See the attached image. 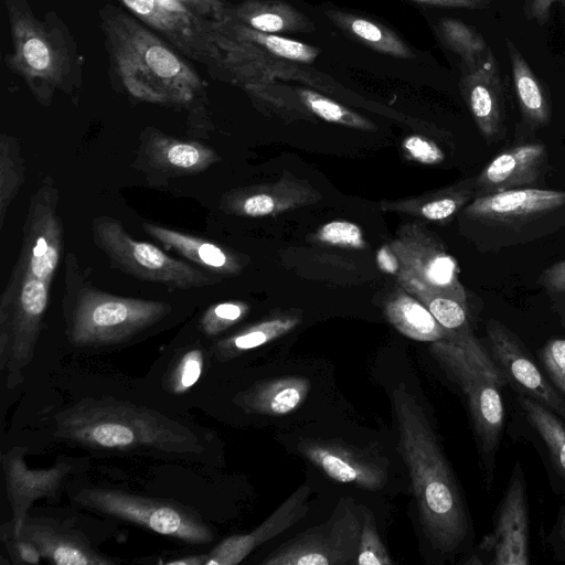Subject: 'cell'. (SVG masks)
<instances>
[{
  "mask_svg": "<svg viewBox=\"0 0 565 565\" xmlns=\"http://www.w3.org/2000/svg\"><path fill=\"white\" fill-rule=\"evenodd\" d=\"M317 238L330 245L362 248L365 245L361 228L348 221H331L322 225Z\"/></svg>",
  "mask_w": 565,
  "mask_h": 565,
  "instance_id": "cell-40",
  "label": "cell"
},
{
  "mask_svg": "<svg viewBox=\"0 0 565 565\" xmlns=\"http://www.w3.org/2000/svg\"><path fill=\"white\" fill-rule=\"evenodd\" d=\"M51 285L25 276L17 291L3 290L0 300V369L8 386L18 385L34 353Z\"/></svg>",
  "mask_w": 565,
  "mask_h": 565,
  "instance_id": "cell-10",
  "label": "cell"
},
{
  "mask_svg": "<svg viewBox=\"0 0 565 565\" xmlns=\"http://www.w3.org/2000/svg\"><path fill=\"white\" fill-rule=\"evenodd\" d=\"M392 401L424 533L434 548L450 553L468 534L460 492L415 396L401 383L393 390Z\"/></svg>",
  "mask_w": 565,
  "mask_h": 565,
  "instance_id": "cell-2",
  "label": "cell"
},
{
  "mask_svg": "<svg viewBox=\"0 0 565 565\" xmlns=\"http://www.w3.org/2000/svg\"><path fill=\"white\" fill-rule=\"evenodd\" d=\"M459 86L481 135L489 141L497 140L504 128L505 103L493 53L471 67H463Z\"/></svg>",
  "mask_w": 565,
  "mask_h": 565,
  "instance_id": "cell-19",
  "label": "cell"
},
{
  "mask_svg": "<svg viewBox=\"0 0 565 565\" xmlns=\"http://www.w3.org/2000/svg\"><path fill=\"white\" fill-rule=\"evenodd\" d=\"M299 322L300 318L298 316L290 315L263 320L217 342L216 353L221 358H233L282 337L299 324Z\"/></svg>",
  "mask_w": 565,
  "mask_h": 565,
  "instance_id": "cell-33",
  "label": "cell"
},
{
  "mask_svg": "<svg viewBox=\"0 0 565 565\" xmlns=\"http://www.w3.org/2000/svg\"><path fill=\"white\" fill-rule=\"evenodd\" d=\"M58 192L46 177L32 195L23 226L22 246L14 269L51 285L63 248V225L57 214Z\"/></svg>",
  "mask_w": 565,
  "mask_h": 565,
  "instance_id": "cell-13",
  "label": "cell"
},
{
  "mask_svg": "<svg viewBox=\"0 0 565 565\" xmlns=\"http://www.w3.org/2000/svg\"><path fill=\"white\" fill-rule=\"evenodd\" d=\"M74 500L94 511L186 543L207 544L214 539L213 531L195 513L173 502L100 488L83 489Z\"/></svg>",
  "mask_w": 565,
  "mask_h": 565,
  "instance_id": "cell-8",
  "label": "cell"
},
{
  "mask_svg": "<svg viewBox=\"0 0 565 565\" xmlns=\"http://www.w3.org/2000/svg\"><path fill=\"white\" fill-rule=\"evenodd\" d=\"M320 198L306 181L284 177L275 183L228 191L220 207L232 215L264 217L312 204Z\"/></svg>",
  "mask_w": 565,
  "mask_h": 565,
  "instance_id": "cell-20",
  "label": "cell"
},
{
  "mask_svg": "<svg viewBox=\"0 0 565 565\" xmlns=\"http://www.w3.org/2000/svg\"><path fill=\"white\" fill-rule=\"evenodd\" d=\"M24 449L14 448L2 455L7 497L12 510L14 532L19 535L28 510L32 503L44 497H54L65 476L73 468L65 460L50 469L31 470L23 460Z\"/></svg>",
  "mask_w": 565,
  "mask_h": 565,
  "instance_id": "cell-18",
  "label": "cell"
},
{
  "mask_svg": "<svg viewBox=\"0 0 565 565\" xmlns=\"http://www.w3.org/2000/svg\"><path fill=\"white\" fill-rule=\"evenodd\" d=\"M195 14L217 24L231 20L233 6L227 0H177Z\"/></svg>",
  "mask_w": 565,
  "mask_h": 565,
  "instance_id": "cell-45",
  "label": "cell"
},
{
  "mask_svg": "<svg viewBox=\"0 0 565 565\" xmlns=\"http://www.w3.org/2000/svg\"><path fill=\"white\" fill-rule=\"evenodd\" d=\"M416 2L443 7L467 10H480L488 7L492 0H413Z\"/></svg>",
  "mask_w": 565,
  "mask_h": 565,
  "instance_id": "cell-48",
  "label": "cell"
},
{
  "mask_svg": "<svg viewBox=\"0 0 565 565\" xmlns=\"http://www.w3.org/2000/svg\"><path fill=\"white\" fill-rule=\"evenodd\" d=\"M480 547L492 554L495 565H526L529 554V515L522 477L514 472L500 504L494 529Z\"/></svg>",
  "mask_w": 565,
  "mask_h": 565,
  "instance_id": "cell-16",
  "label": "cell"
},
{
  "mask_svg": "<svg viewBox=\"0 0 565 565\" xmlns=\"http://www.w3.org/2000/svg\"><path fill=\"white\" fill-rule=\"evenodd\" d=\"M203 353L199 349L186 351L171 373L170 385L174 393H182L193 386L201 376Z\"/></svg>",
  "mask_w": 565,
  "mask_h": 565,
  "instance_id": "cell-41",
  "label": "cell"
},
{
  "mask_svg": "<svg viewBox=\"0 0 565 565\" xmlns=\"http://www.w3.org/2000/svg\"><path fill=\"white\" fill-rule=\"evenodd\" d=\"M310 493V487L302 484L256 529L221 541L207 555L206 565L241 563L255 548L300 521L309 510Z\"/></svg>",
  "mask_w": 565,
  "mask_h": 565,
  "instance_id": "cell-21",
  "label": "cell"
},
{
  "mask_svg": "<svg viewBox=\"0 0 565 565\" xmlns=\"http://www.w3.org/2000/svg\"><path fill=\"white\" fill-rule=\"evenodd\" d=\"M546 159V148L539 142L498 153L475 178L477 196L532 188L541 177Z\"/></svg>",
  "mask_w": 565,
  "mask_h": 565,
  "instance_id": "cell-22",
  "label": "cell"
},
{
  "mask_svg": "<svg viewBox=\"0 0 565 565\" xmlns=\"http://www.w3.org/2000/svg\"><path fill=\"white\" fill-rule=\"evenodd\" d=\"M385 315L395 329L413 340L436 342L448 337L425 305L403 288L387 299Z\"/></svg>",
  "mask_w": 565,
  "mask_h": 565,
  "instance_id": "cell-29",
  "label": "cell"
},
{
  "mask_svg": "<svg viewBox=\"0 0 565 565\" xmlns=\"http://www.w3.org/2000/svg\"><path fill=\"white\" fill-rule=\"evenodd\" d=\"M468 220L490 234V246L520 242L540 234L539 227L565 220V191L522 188L475 198L463 210Z\"/></svg>",
  "mask_w": 565,
  "mask_h": 565,
  "instance_id": "cell-6",
  "label": "cell"
},
{
  "mask_svg": "<svg viewBox=\"0 0 565 565\" xmlns=\"http://www.w3.org/2000/svg\"><path fill=\"white\" fill-rule=\"evenodd\" d=\"M351 499L337 505L328 522L311 527L271 552L264 565H345L354 563L361 522Z\"/></svg>",
  "mask_w": 565,
  "mask_h": 565,
  "instance_id": "cell-12",
  "label": "cell"
},
{
  "mask_svg": "<svg viewBox=\"0 0 565 565\" xmlns=\"http://www.w3.org/2000/svg\"><path fill=\"white\" fill-rule=\"evenodd\" d=\"M54 435L95 450L200 452L196 435L153 409L110 397L85 398L55 416Z\"/></svg>",
  "mask_w": 565,
  "mask_h": 565,
  "instance_id": "cell-3",
  "label": "cell"
},
{
  "mask_svg": "<svg viewBox=\"0 0 565 565\" xmlns=\"http://www.w3.org/2000/svg\"><path fill=\"white\" fill-rule=\"evenodd\" d=\"M324 13L339 29L382 54L401 58L415 56L395 32L377 22L335 9H328Z\"/></svg>",
  "mask_w": 565,
  "mask_h": 565,
  "instance_id": "cell-32",
  "label": "cell"
},
{
  "mask_svg": "<svg viewBox=\"0 0 565 565\" xmlns=\"http://www.w3.org/2000/svg\"><path fill=\"white\" fill-rule=\"evenodd\" d=\"M1 540L4 543L13 563L39 564L42 557L36 546L14 532L13 522L1 526Z\"/></svg>",
  "mask_w": 565,
  "mask_h": 565,
  "instance_id": "cell-43",
  "label": "cell"
},
{
  "mask_svg": "<svg viewBox=\"0 0 565 565\" xmlns=\"http://www.w3.org/2000/svg\"><path fill=\"white\" fill-rule=\"evenodd\" d=\"M19 536L32 542L42 557L57 565H107L116 561L96 552L77 531L54 520L26 516Z\"/></svg>",
  "mask_w": 565,
  "mask_h": 565,
  "instance_id": "cell-23",
  "label": "cell"
},
{
  "mask_svg": "<svg viewBox=\"0 0 565 565\" xmlns=\"http://www.w3.org/2000/svg\"><path fill=\"white\" fill-rule=\"evenodd\" d=\"M170 311L167 302L125 298L92 285L81 286L68 322L70 340L78 347L118 343L157 323Z\"/></svg>",
  "mask_w": 565,
  "mask_h": 565,
  "instance_id": "cell-5",
  "label": "cell"
},
{
  "mask_svg": "<svg viewBox=\"0 0 565 565\" xmlns=\"http://www.w3.org/2000/svg\"><path fill=\"white\" fill-rule=\"evenodd\" d=\"M248 306L242 301H225L211 306L202 316L200 326L207 335H217L242 320Z\"/></svg>",
  "mask_w": 565,
  "mask_h": 565,
  "instance_id": "cell-39",
  "label": "cell"
},
{
  "mask_svg": "<svg viewBox=\"0 0 565 565\" xmlns=\"http://www.w3.org/2000/svg\"><path fill=\"white\" fill-rule=\"evenodd\" d=\"M182 55L215 70L221 57L218 25L177 0H117Z\"/></svg>",
  "mask_w": 565,
  "mask_h": 565,
  "instance_id": "cell-11",
  "label": "cell"
},
{
  "mask_svg": "<svg viewBox=\"0 0 565 565\" xmlns=\"http://www.w3.org/2000/svg\"><path fill=\"white\" fill-rule=\"evenodd\" d=\"M487 333L492 356L505 380L522 395L550 408L565 422V401L531 360L514 334L500 321L490 319Z\"/></svg>",
  "mask_w": 565,
  "mask_h": 565,
  "instance_id": "cell-15",
  "label": "cell"
},
{
  "mask_svg": "<svg viewBox=\"0 0 565 565\" xmlns=\"http://www.w3.org/2000/svg\"><path fill=\"white\" fill-rule=\"evenodd\" d=\"M300 452L329 478L363 490L376 491L387 481L382 461L351 446L334 441L305 439Z\"/></svg>",
  "mask_w": 565,
  "mask_h": 565,
  "instance_id": "cell-17",
  "label": "cell"
},
{
  "mask_svg": "<svg viewBox=\"0 0 565 565\" xmlns=\"http://www.w3.org/2000/svg\"><path fill=\"white\" fill-rule=\"evenodd\" d=\"M299 97L315 115L327 121L362 130H375L370 120L323 95L300 89Z\"/></svg>",
  "mask_w": 565,
  "mask_h": 565,
  "instance_id": "cell-37",
  "label": "cell"
},
{
  "mask_svg": "<svg viewBox=\"0 0 565 565\" xmlns=\"http://www.w3.org/2000/svg\"><path fill=\"white\" fill-rule=\"evenodd\" d=\"M310 382L302 376H282L256 383L236 398L248 413L282 416L296 411L307 398Z\"/></svg>",
  "mask_w": 565,
  "mask_h": 565,
  "instance_id": "cell-25",
  "label": "cell"
},
{
  "mask_svg": "<svg viewBox=\"0 0 565 565\" xmlns=\"http://www.w3.org/2000/svg\"><path fill=\"white\" fill-rule=\"evenodd\" d=\"M541 282L548 291L565 294V259L546 268Z\"/></svg>",
  "mask_w": 565,
  "mask_h": 565,
  "instance_id": "cell-46",
  "label": "cell"
},
{
  "mask_svg": "<svg viewBox=\"0 0 565 565\" xmlns=\"http://www.w3.org/2000/svg\"><path fill=\"white\" fill-rule=\"evenodd\" d=\"M24 181V161L13 136H0V226L7 211Z\"/></svg>",
  "mask_w": 565,
  "mask_h": 565,
  "instance_id": "cell-36",
  "label": "cell"
},
{
  "mask_svg": "<svg viewBox=\"0 0 565 565\" xmlns=\"http://www.w3.org/2000/svg\"><path fill=\"white\" fill-rule=\"evenodd\" d=\"M430 353L463 392L480 446L486 454L495 451L504 422L500 386L504 383L481 367L459 345L448 340L431 342Z\"/></svg>",
  "mask_w": 565,
  "mask_h": 565,
  "instance_id": "cell-9",
  "label": "cell"
},
{
  "mask_svg": "<svg viewBox=\"0 0 565 565\" xmlns=\"http://www.w3.org/2000/svg\"><path fill=\"white\" fill-rule=\"evenodd\" d=\"M146 153L153 167L178 174L199 173L220 160L217 153L204 143L156 130L148 138Z\"/></svg>",
  "mask_w": 565,
  "mask_h": 565,
  "instance_id": "cell-24",
  "label": "cell"
},
{
  "mask_svg": "<svg viewBox=\"0 0 565 565\" xmlns=\"http://www.w3.org/2000/svg\"><path fill=\"white\" fill-rule=\"evenodd\" d=\"M266 33L309 32L307 15L281 0H242L233 6L231 20Z\"/></svg>",
  "mask_w": 565,
  "mask_h": 565,
  "instance_id": "cell-27",
  "label": "cell"
},
{
  "mask_svg": "<svg viewBox=\"0 0 565 565\" xmlns=\"http://www.w3.org/2000/svg\"><path fill=\"white\" fill-rule=\"evenodd\" d=\"M559 534L562 536V540L565 543V513L563 514L562 520H561Z\"/></svg>",
  "mask_w": 565,
  "mask_h": 565,
  "instance_id": "cell-49",
  "label": "cell"
},
{
  "mask_svg": "<svg viewBox=\"0 0 565 565\" xmlns=\"http://www.w3.org/2000/svg\"><path fill=\"white\" fill-rule=\"evenodd\" d=\"M95 244L119 269L168 288L190 289L214 282L207 274L170 257L157 246L134 239L122 224L109 216L93 221Z\"/></svg>",
  "mask_w": 565,
  "mask_h": 565,
  "instance_id": "cell-7",
  "label": "cell"
},
{
  "mask_svg": "<svg viewBox=\"0 0 565 565\" xmlns=\"http://www.w3.org/2000/svg\"><path fill=\"white\" fill-rule=\"evenodd\" d=\"M110 79L128 96L150 104L193 106L206 83L163 38L129 11L113 4L99 11Z\"/></svg>",
  "mask_w": 565,
  "mask_h": 565,
  "instance_id": "cell-1",
  "label": "cell"
},
{
  "mask_svg": "<svg viewBox=\"0 0 565 565\" xmlns=\"http://www.w3.org/2000/svg\"><path fill=\"white\" fill-rule=\"evenodd\" d=\"M354 563L359 565L393 564V561L377 532L374 516L367 509L362 513L358 554Z\"/></svg>",
  "mask_w": 565,
  "mask_h": 565,
  "instance_id": "cell-38",
  "label": "cell"
},
{
  "mask_svg": "<svg viewBox=\"0 0 565 565\" xmlns=\"http://www.w3.org/2000/svg\"><path fill=\"white\" fill-rule=\"evenodd\" d=\"M218 30L234 42L290 61L311 63L320 53L317 47L306 43L257 31L233 21L220 24Z\"/></svg>",
  "mask_w": 565,
  "mask_h": 565,
  "instance_id": "cell-31",
  "label": "cell"
},
{
  "mask_svg": "<svg viewBox=\"0 0 565 565\" xmlns=\"http://www.w3.org/2000/svg\"><path fill=\"white\" fill-rule=\"evenodd\" d=\"M402 149L406 157L422 164H438L445 158L434 141L420 135L406 137L402 142Z\"/></svg>",
  "mask_w": 565,
  "mask_h": 565,
  "instance_id": "cell-44",
  "label": "cell"
},
{
  "mask_svg": "<svg viewBox=\"0 0 565 565\" xmlns=\"http://www.w3.org/2000/svg\"><path fill=\"white\" fill-rule=\"evenodd\" d=\"M553 3H559L565 7V0H526L524 13L527 20H535L544 24L550 19L551 7Z\"/></svg>",
  "mask_w": 565,
  "mask_h": 565,
  "instance_id": "cell-47",
  "label": "cell"
},
{
  "mask_svg": "<svg viewBox=\"0 0 565 565\" xmlns=\"http://www.w3.org/2000/svg\"><path fill=\"white\" fill-rule=\"evenodd\" d=\"M476 196L475 179H469L418 199L383 203V209L441 222L466 207Z\"/></svg>",
  "mask_w": 565,
  "mask_h": 565,
  "instance_id": "cell-30",
  "label": "cell"
},
{
  "mask_svg": "<svg viewBox=\"0 0 565 565\" xmlns=\"http://www.w3.org/2000/svg\"><path fill=\"white\" fill-rule=\"evenodd\" d=\"M514 92L524 122L530 127L546 125L551 119V99L545 85L534 74L526 60L507 39Z\"/></svg>",
  "mask_w": 565,
  "mask_h": 565,
  "instance_id": "cell-28",
  "label": "cell"
},
{
  "mask_svg": "<svg viewBox=\"0 0 565 565\" xmlns=\"http://www.w3.org/2000/svg\"><path fill=\"white\" fill-rule=\"evenodd\" d=\"M519 402L525 417L542 438L553 462L565 478V422L531 397L521 395Z\"/></svg>",
  "mask_w": 565,
  "mask_h": 565,
  "instance_id": "cell-34",
  "label": "cell"
},
{
  "mask_svg": "<svg viewBox=\"0 0 565 565\" xmlns=\"http://www.w3.org/2000/svg\"><path fill=\"white\" fill-rule=\"evenodd\" d=\"M540 356L553 386L565 397V339L547 341Z\"/></svg>",
  "mask_w": 565,
  "mask_h": 565,
  "instance_id": "cell-42",
  "label": "cell"
},
{
  "mask_svg": "<svg viewBox=\"0 0 565 565\" xmlns=\"http://www.w3.org/2000/svg\"><path fill=\"white\" fill-rule=\"evenodd\" d=\"M143 230L166 247L175 249L207 270L222 275H234L241 270L239 260L212 242L154 223H143Z\"/></svg>",
  "mask_w": 565,
  "mask_h": 565,
  "instance_id": "cell-26",
  "label": "cell"
},
{
  "mask_svg": "<svg viewBox=\"0 0 565 565\" xmlns=\"http://www.w3.org/2000/svg\"><path fill=\"white\" fill-rule=\"evenodd\" d=\"M437 31L444 44L460 56L463 67H471L492 53L483 36L457 19H443Z\"/></svg>",
  "mask_w": 565,
  "mask_h": 565,
  "instance_id": "cell-35",
  "label": "cell"
},
{
  "mask_svg": "<svg viewBox=\"0 0 565 565\" xmlns=\"http://www.w3.org/2000/svg\"><path fill=\"white\" fill-rule=\"evenodd\" d=\"M390 247L401 265V273L467 303L457 262L434 233L417 223L405 224Z\"/></svg>",
  "mask_w": 565,
  "mask_h": 565,
  "instance_id": "cell-14",
  "label": "cell"
},
{
  "mask_svg": "<svg viewBox=\"0 0 565 565\" xmlns=\"http://www.w3.org/2000/svg\"><path fill=\"white\" fill-rule=\"evenodd\" d=\"M12 49L4 56L10 72L20 76L42 105L52 103L56 92L81 89L84 57L63 19L50 10L43 19L28 0H2Z\"/></svg>",
  "mask_w": 565,
  "mask_h": 565,
  "instance_id": "cell-4",
  "label": "cell"
}]
</instances>
